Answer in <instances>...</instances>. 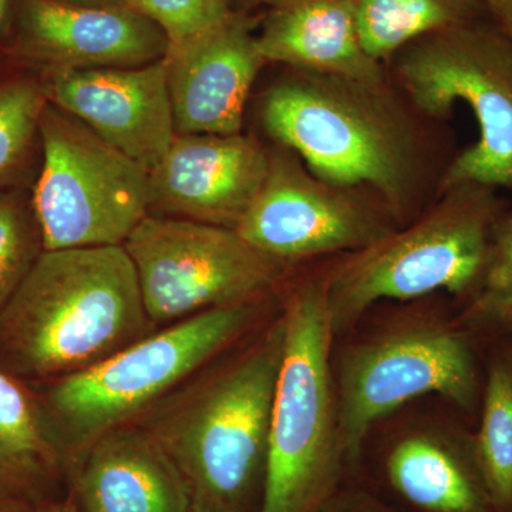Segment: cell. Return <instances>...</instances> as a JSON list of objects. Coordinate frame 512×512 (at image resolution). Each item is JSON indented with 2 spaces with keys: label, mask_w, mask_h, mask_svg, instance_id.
Returning <instances> with one entry per match:
<instances>
[{
  "label": "cell",
  "mask_w": 512,
  "mask_h": 512,
  "mask_svg": "<svg viewBox=\"0 0 512 512\" xmlns=\"http://www.w3.org/2000/svg\"><path fill=\"white\" fill-rule=\"evenodd\" d=\"M485 353L446 295L380 303L335 336L332 370L350 471L377 424L423 397L477 423Z\"/></svg>",
  "instance_id": "1"
},
{
  "label": "cell",
  "mask_w": 512,
  "mask_h": 512,
  "mask_svg": "<svg viewBox=\"0 0 512 512\" xmlns=\"http://www.w3.org/2000/svg\"><path fill=\"white\" fill-rule=\"evenodd\" d=\"M153 325L123 245L43 249L0 316V353L20 375L62 379L146 338Z\"/></svg>",
  "instance_id": "2"
},
{
  "label": "cell",
  "mask_w": 512,
  "mask_h": 512,
  "mask_svg": "<svg viewBox=\"0 0 512 512\" xmlns=\"http://www.w3.org/2000/svg\"><path fill=\"white\" fill-rule=\"evenodd\" d=\"M261 119L320 180L372 191L399 227L416 218L420 143L386 83L296 70L266 92Z\"/></svg>",
  "instance_id": "3"
},
{
  "label": "cell",
  "mask_w": 512,
  "mask_h": 512,
  "mask_svg": "<svg viewBox=\"0 0 512 512\" xmlns=\"http://www.w3.org/2000/svg\"><path fill=\"white\" fill-rule=\"evenodd\" d=\"M497 191L457 185L370 247L330 259L326 298L335 336L380 303L446 295L461 309L473 301L510 210Z\"/></svg>",
  "instance_id": "4"
},
{
  "label": "cell",
  "mask_w": 512,
  "mask_h": 512,
  "mask_svg": "<svg viewBox=\"0 0 512 512\" xmlns=\"http://www.w3.org/2000/svg\"><path fill=\"white\" fill-rule=\"evenodd\" d=\"M326 268L281 296L285 345L269 427L261 512H318L350 470L332 370Z\"/></svg>",
  "instance_id": "5"
},
{
  "label": "cell",
  "mask_w": 512,
  "mask_h": 512,
  "mask_svg": "<svg viewBox=\"0 0 512 512\" xmlns=\"http://www.w3.org/2000/svg\"><path fill=\"white\" fill-rule=\"evenodd\" d=\"M285 345L279 311L195 384L151 431L180 468L192 501L241 512L264 481L269 427Z\"/></svg>",
  "instance_id": "6"
},
{
  "label": "cell",
  "mask_w": 512,
  "mask_h": 512,
  "mask_svg": "<svg viewBox=\"0 0 512 512\" xmlns=\"http://www.w3.org/2000/svg\"><path fill=\"white\" fill-rule=\"evenodd\" d=\"M266 301L208 309L150 333L103 362L57 379L45 409L63 446L89 448L158 397L241 342Z\"/></svg>",
  "instance_id": "7"
},
{
  "label": "cell",
  "mask_w": 512,
  "mask_h": 512,
  "mask_svg": "<svg viewBox=\"0 0 512 512\" xmlns=\"http://www.w3.org/2000/svg\"><path fill=\"white\" fill-rule=\"evenodd\" d=\"M400 86L413 106L447 119L466 103L480 137L448 163L439 194L461 184L512 190V39L494 20L421 37L396 55Z\"/></svg>",
  "instance_id": "8"
},
{
  "label": "cell",
  "mask_w": 512,
  "mask_h": 512,
  "mask_svg": "<svg viewBox=\"0 0 512 512\" xmlns=\"http://www.w3.org/2000/svg\"><path fill=\"white\" fill-rule=\"evenodd\" d=\"M39 131L33 212L43 249L123 245L150 214V171L59 107H45Z\"/></svg>",
  "instance_id": "9"
},
{
  "label": "cell",
  "mask_w": 512,
  "mask_h": 512,
  "mask_svg": "<svg viewBox=\"0 0 512 512\" xmlns=\"http://www.w3.org/2000/svg\"><path fill=\"white\" fill-rule=\"evenodd\" d=\"M153 323L266 301L288 265L252 247L237 229L148 214L123 244Z\"/></svg>",
  "instance_id": "10"
},
{
  "label": "cell",
  "mask_w": 512,
  "mask_h": 512,
  "mask_svg": "<svg viewBox=\"0 0 512 512\" xmlns=\"http://www.w3.org/2000/svg\"><path fill=\"white\" fill-rule=\"evenodd\" d=\"M279 147L269 151L264 184L235 228L252 247L291 266L352 254L399 228L377 195L326 183Z\"/></svg>",
  "instance_id": "11"
},
{
  "label": "cell",
  "mask_w": 512,
  "mask_h": 512,
  "mask_svg": "<svg viewBox=\"0 0 512 512\" xmlns=\"http://www.w3.org/2000/svg\"><path fill=\"white\" fill-rule=\"evenodd\" d=\"M269 151L244 134H177L150 170V210L235 229L268 173Z\"/></svg>",
  "instance_id": "12"
},
{
  "label": "cell",
  "mask_w": 512,
  "mask_h": 512,
  "mask_svg": "<svg viewBox=\"0 0 512 512\" xmlns=\"http://www.w3.org/2000/svg\"><path fill=\"white\" fill-rule=\"evenodd\" d=\"M476 423L447 404L444 412L393 424L384 440L387 484L413 512H500L478 463Z\"/></svg>",
  "instance_id": "13"
},
{
  "label": "cell",
  "mask_w": 512,
  "mask_h": 512,
  "mask_svg": "<svg viewBox=\"0 0 512 512\" xmlns=\"http://www.w3.org/2000/svg\"><path fill=\"white\" fill-rule=\"evenodd\" d=\"M47 96L148 171L175 136L165 59L138 67L57 69Z\"/></svg>",
  "instance_id": "14"
},
{
  "label": "cell",
  "mask_w": 512,
  "mask_h": 512,
  "mask_svg": "<svg viewBox=\"0 0 512 512\" xmlns=\"http://www.w3.org/2000/svg\"><path fill=\"white\" fill-rule=\"evenodd\" d=\"M164 59L175 133H241L252 84L266 64L245 16L234 13L210 32L168 49Z\"/></svg>",
  "instance_id": "15"
},
{
  "label": "cell",
  "mask_w": 512,
  "mask_h": 512,
  "mask_svg": "<svg viewBox=\"0 0 512 512\" xmlns=\"http://www.w3.org/2000/svg\"><path fill=\"white\" fill-rule=\"evenodd\" d=\"M87 450L77 483L84 512H190V487L151 431L117 427Z\"/></svg>",
  "instance_id": "16"
},
{
  "label": "cell",
  "mask_w": 512,
  "mask_h": 512,
  "mask_svg": "<svg viewBox=\"0 0 512 512\" xmlns=\"http://www.w3.org/2000/svg\"><path fill=\"white\" fill-rule=\"evenodd\" d=\"M32 35L59 69L138 67L167 55L168 39L130 6H80L33 0Z\"/></svg>",
  "instance_id": "17"
},
{
  "label": "cell",
  "mask_w": 512,
  "mask_h": 512,
  "mask_svg": "<svg viewBox=\"0 0 512 512\" xmlns=\"http://www.w3.org/2000/svg\"><path fill=\"white\" fill-rule=\"evenodd\" d=\"M256 45L266 63L386 83L383 63L363 46L350 0H279L256 36Z\"/></svg>",
  "instance_id": "18"
},
{
  "label": "cell",
  "mask_w": 512,
  "mask_h": 512,
  "mask_svg": "<svg viewBox=\"0 0 512 512\" xmlns=\"http://www.w3.org/2000/svg\"><path fill=\"white\" fill-rule=\"evenodd\" d=\"M366 52L377 62L421 37L491 19L484 0H350ZM493 20V19H491Z\"/></svg>",
  "instance_id": "19"
},
{
  "label": "cell",
  "mask_w": 512,
  "mask_h": 512,
  "mask_svg": "<svg viewBox=\"0 0 512 512\" xmlns=\"http://www.w3.org/2000/svg\"><path fill=\"white\" fill-rule=\"evenodd\" d=\"M62 443L45 407L0 372V497L45 476Z\"/></svg>",
  "instance_id": "20"
},
{
  "label": "cell",
  "mask_w": 512,
  "mask_h": 512,
  "mask_svg": "<svg viewBox=\"0 0 512 512\" xmlns=\"http://www.w3.org/2000/svg\"><path fill=\"white\" fill-rule=\"evenodd\" d=\"M474 441L488 493L500 512L512 511V343L485 353V377Z\"/></svg>",
  "instance_id": "21"
},
{
  "label": "cell",
  "mask_w": 512,
  "mask_h": 512,
  "mask_svg": "<svg viewBox=\"0 0 512 512\" xmlns=\"http://www.w3.org/2000/svg\"><path fill=\"white\" fill-rule=\"evenodd\" d=\"M458 319L488 348L497 342L512 343V210H508L493 261L476 298L458 309Z\"/></svg>",
  "instance_id": "22"
},
{
  "label": "cell",
  "mask_w": 512,
  "mask_h": 512,
  "mask_svg": "<svg viewBox=\"0 0 512 512\" xmlns=\"http://www.w3.org/2000/svg\"><path fill=\"white\" fill-rule=\"evenodd\" d=\"M42 247L36 217L18 195L0 194V316L35 264Z\"/></svg>",
  "instance_id": "23"
},
{
  "label": "cell",
  "mask_w": 512,
  "mask_h": 512,
  "mask_svg": "<svg viewBox=\"0 0 512 512\" xmlns=\"http://www.w3.org/2000/svg\"><path fill=\"white\" fill-rule=\"evenodd\" d=\"M45 107V96L35 83H12L0 89V184L28 153Z\"/></svg>",
  "instance_id": "24"
},
{
  "label": "cell",
  "mask_w": 512,
  "mask_h": 512,
  "mask_svg": "<svg viewBox=\"0 0 512 512\" xmlns=\"http://www.w3.org/2000/svg\"><path fill=\"white\" fill-rule=\"evenodd\" d=\"M168 39V49L183 46L231 18V0H131Z\"/></svg>",
  "instance_id": "25"
},
{
  "label": "cell",
  "mask_w": 512,
  "mask_h": 512,
  "mask_svg": "<svg viewBox=\"0 0 512 512\" xmlns=\"http://www.w3.org/2000/svg\"><path fill=\"white\" fill-rule=\"evenodd\" d=\"M318 512H404L362 488L340 487Z\"/></svg>",
  "instance_id": "26"
},
{
  "label": "cell",
  "mask_w": 512,
  "mask_h": 512,
  "mask_svg": "<svg viewBox=\"0 0 512 512\" xmlns=\"http://www.w3.org/2000/svg\"><path fill=\"white\" fill-rule=\"evenodd\" d=\"M490 18L504 30L512 28V0H484Z\"/></svg>",
  "instance_id": "27"
},
{
  "label": "cell",
  "mask_w": 512,
  "mask_h": 512,
  "mask_svg": "<svg viewBox=\"0 0 512 512\" xmlns=\"http://www.w3.org/2000/svg\"><path fill=\"white\" fill-rule=\"evenodd\" d=\"M57 2L70 3L80 6H131V0H57Z\"/></svg>",
  "instance_id": "28"
},
{
  "label": "cell",
  "mask_w": 512,
  "mask_h": 512,
  "mask_svg": "<svg viewBox=\"0 0 512 512\" xmlns=\"http://www.w3.org/2000/svg\"><path fill=\"white\" fill-rule=\"evenodd\" d=\"M190 512H222V511H218V510H215V508L208 507V505L194 503V501H192Z\"/></svg>",
  "instance_id": "29"
},
{
  "label": "cell",
  "mask_w": 512,
  "mask_h": 512,
  "mask_svg": "<svg viewBox=\"0 0 512 512\" xmlns=\"http://www.w3.org/2000/svg\"><path fill=\"white\" fill-rule=\"evenodd\" d=\"M9 0H0V25H2L3 19H5L6 9H8Z\"/></svg>",
  "instance_id": "30"
},
{
  "label": "cell",
  "mask_w": 512,
  "mask_h": 512,
  "mask_svg": "<svg viewBox=\"0 0 512 512\" xmlns=\"http://www.w3.org/2000/svg\"><path fill=\"white\" fill-rule=\"evenodd\" d=\"M52 512H79L76 510V508L73 507V505H64V507L56 508V510H53Z\"/></svg>",
  "instance_id": "31"
},
{
  "label": "cell",
  "mask_w": 512,
  "mask_h": 512,
  "mask_svg": "<svg viewBox=\"0 0 512 512\" xmlns=\"http://www.w3.org/2000/svg\"><path fill=\"white\" fill-rule=\"evenodd\" d=\"M248 2H271L272 5H274V3L279 2V0H248Z\"/></svg>",
  "instance_id": "32"
},
{
  "label": "cell",
  "mask_w": 512,
  "mask_h": 512,
  "mask_svg": "<svg viewBox=\"0 0 512 512\" xmlns=\"http://www.w3.org/2000/svg\"><path fill=\"white\" fill-rule=\"evenodd\" d=\"M505 32L508 33V35H510L511 39H512V28L508 29V30H505Z\"/></svg>",
  "instance_id": "33"
},
{
  "label": "cell",
  "mask_w": 512,
  "mask_h": 512,
  "mask_svg": "<svg viewBox=\"0 0 512 512\" xmlns=\"http://www.w3.org/2000/svg\"><path fill=\"white\" fill-rule=\"evenodd\" d=\"M512 512V511H511Z\"/></svg>",
  "instance_id": "34"
}]
</instances>
